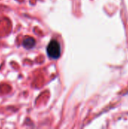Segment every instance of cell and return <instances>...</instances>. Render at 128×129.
Masks as SVG:
<instances>
[{"instance_id":"1","label":"cell","mask_w":128,"mask_h":129,"mask_svg":"<svg viewBox=\"0 0 128 129\" xmlns=\"http://www.w3.org/2000/svg\"><path fill=\"white\" fill-rule=\"evenodd\" d=\"M60 45L57 40H51L47 47V54L51 59H57L60 56Z\"/></svg>"},{"instance_id":"2","label":"cell","mask_w":128,"mask_h":129,"mask_svg":"<svg viewBox=\"0 0 128 129\" xmlns=\"http://www.w3.org/2000/svg\"><path fill=\"white\" fill-rule=\"evenodd\" d=\"M35 45V40L31 36H26L22 42V45L26 49H31Z\"/></svg>"}]
</instances>
